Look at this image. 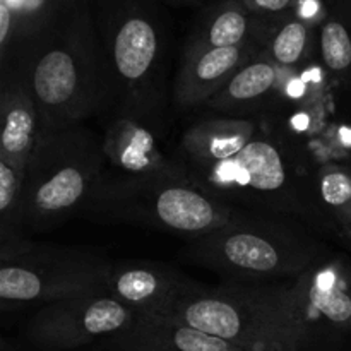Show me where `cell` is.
I'll use <instances>...</instances> for the list:
<instances>
[{"label":"cell","mask_w":351,"mask_h":351,"mask_svg":"<svg viewBox=\"0 0 351 351\" xmlns=\"http://www.w3.org/2000/svg\"><path fill=\"white\" fill-rule=\"evenodd\" d=\"M3 64H16L26 75L38 137L112 110V77L88 3H60L40 29L2 55Z\"/></svg>","instance_id":"obj_1"},{"label":"cell","mask_w":351,"mask_h":351,"mask_svg":"<svg viewBox=\"0 0 351 351\" xmlns=\"http://www.w3.org/2000/svg\"><path fill=\"white\" fill-rule=\"evenodd\" d=\"M113 88V115L163 127L171 26L161 0H95Z\"/></svg>","instance_id":"obj_2"},{"label":"cell","mask_w":351,"mask_h":351,"mask_svg":"<svg viewBox=\"0 0 351 351\" xmlns=\"http://www.w3.org/2000/svg\"><path fill=\"white\" fill-rule=\"evenodd\" d=\"M290 283L204 287L189 280L154 315L225 339L245 351H305L293 319Z\"/></svg>","instance_id":"obj_3"},{"label":"cell","mask_w":351,"mask_h":351,"mask_svg":"<svg viewBox=\"0 0 351 351\" xmlns=\"http://www.w3.org/2000/svg\"><path fill=\"white\" fill-rule=\"evenodd\" d=\"M331 256L315 237L287 218L239 213L228 225L189 240L187 263L208 267L232 283L291 281Z\"/></svg>","instance_id":"obj_4"},{"label":"cell","mask_w":351,"mask_h":351,"mask_svg":"<svg viewBox=\"0 0 351 351\" xmlns=\"http://www.w3.org/2000/svg\"><path fill=\"white\" fill-rule=\"evenodd\" d=\"M106 168L103 137L86 123L38 137L24 170L17 213L23 235L48 232L86 208Z\"/></svg>","instance_id":"obj_5"},{"label":"cell","mask_w":351,"mask_h":351,"mask_svg":"<svg viewBox=\"0 0 351 351\" xmlns=\"http://www.w3.org/2000/svg\"><path fill=\"white\" fill-rule=\"evenodd\" d=\"M86 208L91 215L189 239L228 225L239 211L189 175L187 167L146 177L106 171Z\"/></svg>","instance_id":"obj_6"},{"label":"cell","mask_w":351,"mask_h":351,"mask_svg":"<svg viewBox=\"0 0 351 351\" xmlns=\"http://www.w3.org/2000/svg\"><path fill=\"white\" fill-rule=\"evenodd\" d=\"M187 170L201 187L233 208L239 204L250 213L283 218H321L293 151L274 136L259 132L230 160Z\"/></svg>","instance_id":"obj_7"},{"label":"cell","mask_w":351,"mask_h":351,"mask_svg":"<svg viewBox=\"0 0 351 351\" xmlns=\"http://www.w3.org/2000/svg\"><path fill=\"white\" fill-rule=\"evenodd\" d=\"M112 269L98 254L29 243L17 256L0 259L2 307H43L79 295L108 293Z\"/></svg>","instance_id":"obj_8"},{"label":"cell","mask_w":351,"mask_h":351,"mask_svg":"<svg viewBox=\"0 0 351 351\" xmlns=\"http://www.w3.org/2000/svg\"><path fill=\"white\" fill-rule=\"evenodd\" d=\"M136 311L110 293H88L43 305L26 324V336L47 351L75 350L129 328Z\"/></svg>","instance_id":"obj_9"},{"label":"cell","mask_w":351,"mask_h":351,"mask_svg":"<svg viewBox=\"0 0 351 351\" xmlns=\"http://www.w3.org/2000/svg\"><path fill=\"white\" fill-rule=\"evenodd\" d=\"M295 324L305 350L319 338L351 335V264L328 256L290 283Z\"/></svg>","instance_id":"obj_10"},{"label":"cell","mask_w":351,"mask_h":351,"mask_svg":"<svg viewBox=\"0 0 351 351\" xmlns=\"http://www.w3.org/2000/svg\"><path fill=\"white\" fill-rule=\"evenodd\" d=\"M263 51L259 43L211 50H182L173 81V103L180 110H194L218 95L223 86L254 55Z\"/></svg>","instance_id":"obj_11"},{"label":"cell","mask_w":351,"mask_h":351,"mask_svg":"<svg viewBox=\"0 0 351 351\" xmlns=\"http://www.w3.org/2000/svg\"><path fill=\"white\" fill-rule=\"evenodd\" d=\"M163 127L123 115H113L103 134L106 165L113 175L146 177L178 168L160 151Z\"/></svg>","instance_id":"obj_12"},{"label":"cell","mask_w":351,"mask_h":351,"mask_svg":"<svg viewBox=\"0 0 351 351\" xmlns=\"http://www.w3.org/2000/svg\"><path fill=\"white\" fill-rule=\"evenodd\" d=\"M0 67V160L24 171L38 139L36 103L16 64Z\"/></svg>","instance_id":"obj_13"},{"label":"cell","mask_w":351,"mask_h":351,"mask_svg":"<svg viewBox=\"0 0 351 351\" xmlns=\"http://www.w3.org/2000/svg\"><path fill=\"white\" fill-rule=\"evenodd\" d=\"M285 74L287 72L278 67L266 51H259L206 103V108L225 113L226 117L247 119L249 113L274 103L283 91Z\"/></svg>","instance_id":"obj_14"},{"label":"cell","mask_w":351,"mask_h":351,"mask_svg":"<svg viewBox=\"0 0 351 351\" xmlns=\"http://www.w3.org/2000/svg\"><path fill=\"white\" fill-rule=\"evenodd\" d=\"M117 351H245L182 322L136 312L132 324L113 336Z\"/></svg>","instance_id":"obj_15"},{"label":"cell","mask_w":351,"mask_h":351,"mask_svg":"<svg viewBox=\"0 0 351 351\" xmlns=\"http://www.w3.org/2000/svg\"><path fill=\"white\" fill-rule=\"evenodd\" d=\"M261 29L263 17L254 16L239 0H215L199 9L189 29L184 50L261 45Z\"/></svg>","instance_id":"obj_16"},{"label":"cell","mask_w":351,"mask_h":351,"mask_svg":"<svg viewBox=\"0 0 351 351\" xmlns=\"http://www.w3.org/2000/svg\"><path fill=\"white\" fill-rule=\"evenodd\" d=\"M170 266L154 263H134L113 266L108 293L136 312L156 314L187 283Z\"/></svg>","instance_id":"obj_17"},{"label":"cell","mask_w":351,"mask_h":351,"mask_svg":"<svg viewBox=\"0 0 351 351\" xmlns=\"http://www.w3.org/2000/svg\"><path fill=\"white\" fill-rule=\"evenodd\" d=\"M259 134L250 119L215 117L192 123L182 137V151L187 167H208L230 160Z\"/></svg>","instance_id":"obj_18"},{"label":"cell","mask_w":351,"mask_h":351,"mask_svg":"<svg viewBox=\"0 0 351 351\" xmlns=\"http://www.w3.org/2000/svg\"><path fill=\"white\" fill-rule=\"evenodd\" d=\"M261 45L278 67L295 72L308 58L317 57V23L298 10L263 17Z\"/></svg>","instance_id":"obj_19"},{"label":"cell","mask_w":351,"mask_h":351,"mask_svg":"<svg viewBox=\"0 0 351 351\" xmlns=\"http://www.w3.org/2000/svg\"><path fill=\"white\" fill-rule=\"evenodd\" d=\"M317 58L329 81L351 96V0H326L317 24Z\"/></svg>","instance_id":"obj_20"},{"label":"cell","mask_w":351,"mask_h":351,"mask_svg":"<svg viewBox=\"0 0 351 351\" xmlns=\"http://www.w3.org/2000/svg\"><path fill=\"white\" fill-rule=\"evenodd\" d=\"M315 208L321 218L335 223L341 232L351 223V167L324 163L312 182Z\"/></svg>","instance_id":"obj_21"},{"label":"cell","mask_w":351,"mask_h":351,"mask_svg":"<svg viewBox=\"0 0 351 351\" xmlns=\"http://www.w3.org/2000/svg\"><path fill=\"white\" fill-rule=\"evenodd\" d=\"M254 16L273 17L278 14L298 10L305 17L319 24L326 12V0H239Z\"/></svg>","instance_id":"obj_22"},{"label":"cell","mask_w":351,"mask_h":351,"mask_svg":"<svg viewBox=\"0 0 351 351\" xmlns=\"http://www.w3.org/2000/svg\"><path fill=\"white\" fill-rule=\"evenodd\" d=\"M161 2L171 7H197V9H202L215 0H161Z\"/></svg>","instance_id":"obj_23"},{"label":"cell","mask_w":351,"mask_h":351,"mask_svg":"<svg viewBox=\"0 0 351 351\" xmlns=\"http://www.w3.org/2000/svg\"><path fill=\"white\" fill-rule=\"evenodd\" d=\"M60 3H65V5H74V3H89L95 2V0H58Z\"/></svg>","instance_id":"obj_24"},{"label":"cell","mask_w":351,"mask_h":351,"mask_svg":"<svg viewBox=\"0 0 351 351\" xmlns=\"http://www.w3.org/2000/svg\"><path fill=\"white\" fill-rule=\"evenodd\" d=\"M341 233H343V235H345V237H346V239H348V240H350V242H351V223H350V225H346V226H345V228H343V230H341Z\"/></svg>","instance_id":"obj_25"}]
</instances>
